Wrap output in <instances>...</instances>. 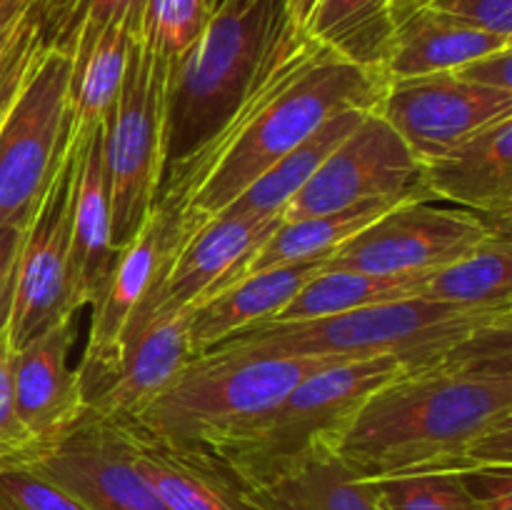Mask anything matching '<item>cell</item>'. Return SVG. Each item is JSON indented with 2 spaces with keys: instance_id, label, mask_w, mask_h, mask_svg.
<instances>
[{
  "instance_id": "7c38bea8",
  "label": "cell",
  "mask_w": 512,
  "mask_h": 510,
  "mask_svg": "<svg viewBox=\"0 0 512 510\" xmlns=\"http://www.w3.org/2000/svg\"><path fill=\"white\" fill-rule=\"evenodd\" d=\"M178 243L180 233L175 218L163 205L155 203L135 238L118 253L103 293L90 305L93 320L78 368L85 385V398L103 388L110 375L118 370L130 320L165 273Z\"/></svg>"
},
{
  "instance_id": "74e56055",
  "label": "cell",
  "mask_w": 512,
  "mask_h": 510,
  "mask_svg": "<svg viewBox=\"0 0 512 510\" xmlns=\"http://www.w3.org/2000/svg\"><path fill=\"white\" fill-rule=\"evenodd\" d=\"M480 498V510H512V468L468 475Z\"/></svg>"
},
{
  "instance_id": "44dd1931",
  "label": "cell",
  "mask_w": 512,
  "mask_h": 510,
  "mask_svg": "<svg viewBox=\"0 0 512 510\" xmlns=\"http://www.w3.org/2000/svg\"><path fill=\"white\" fill-rule=\"evenodd\" d=\"M323 260L280 265L260 270L220 293L190 305V348L193 358L255 325L270 323L298 295V290L320 270Z\"/></svg>"
},
{
  "instance_id": "cb8c5ba5",
  "label": "cell",
  "mask_w": 512,
  "mask_h": 510,
  "mask_svg": "<svg viewBox=\"0 0 512 510\" xmlns=\"http://www.w3.org/2000/svg\"><path fill=\"white\" fill-rule=\"evenodd\" d=\"M133 460L168 510H255L240 485L198 450H175L120 428Z\"/></svg>"
},
{
  "instance_id": "e0dca14e",
  "label": "cell",
  "mask_w": 512,
  "mask_h": 510,
  "mask_svg": "<svg viewBox=\"0 0 512 510\" xmlns=\"http://www.w3.org/2000/svg\"><path fill=\"white\" fill-rule=\"evenodd\" d=\"M420 188L425 198L470 210L493 228L512 230V115L420 163Z\"/></svg>"
},
{
  "instance_id": "8fae6325",
  "label": "cell",
  "mask_w": 512,
  "mask_h": 510,
  "mask_svg": "<svg viewBox=\"0 0 512 510\" xmlns=\"http://www.w3.org/2000/svg\"><path fill=\"white\" fill-rule=\"evenodd\" d=\"M420 163L378 110H368L313 178L285 205L283 220L338 213L365 200L418 193Z\"/></svg>"
},
{
  "instance_id": "f1b7e54d",
  "label": "cell",
  "mask_w": 512,
  "mask_h": 510,
  "mask_svg": "<svg viewBox=\"0 0 512 510\" xmlns=\"http://www.w3.org/2000/svg\"><path fill=\"white\" fill-rule=\"evenodd\" d=\"M393 0H320L308 33L338 58L385 73Z\"/></svg>"
},
{
  "instance_id": "484cf974",
  "label": "cell",
  "mask_w": 512,
  "mask_h": 510,
  "mask_svg": "<svg viewBox=\"0 0 512 510\" xmlns=\"http://www.w3.org/2000/svg\"><path fill=\"white\" fill-rule=\"evenodd\" d=\"M368 110L373 108H348L335 113L333 118L325 120L313 135L295 145L288 155L270 165L263 175L253 180L233 203L225 205L218 215H280L285 205L303 190L315 175V170L325 163L330 153L343 143L345 135L360 123ZM215 218V215H213ZM283 218V215H280Z\"/></svg>"
},
{
  "instance_id": "30bf717a",
  "label": "cell",
  "mask_w": 512,
  "mask_h": 510,
  "mask_svg": "<svg viewBox=\"0 0 512 510\" xmlns=\"http://www.w3.org/2000/svg\"><path fill=\"white\" fill-rule=\"evenodd\" d=\"M78 140L70 135L55 173L25 223L15 265L8 333L13 348L38 338L63 320L75 318L73 273H70V220H73Z\"/></svg>"
},
{
  "instance_id": "d590c367",
  "label": "cell",
  "mask_w": 512,
  "mask_h": 510,
  "mask_svg": "<svg viewBox=\"0 0 512 510\" xmlns=\"http://www.w3.org/2000/svg\"><path fill=\"white\" fill-rule=\"evenodd\" d=\"M512 45L508 48L493 50L480 58L470 60V63L460 65V68L450 70L455 78L465 80L478 88L500 90V93H512Z\"/></svg>"
},
{
  "instance_id": "f546056e",
  "label": "cell",
  "mask_w": 512,
  "mask_h": 510,
  "mask_svg": "<svg viewBox=\"0 0 512 510\" xmlns=\"http://www.w3.org/2000/svg\"><path fill=\"white\" fill-rule=\"evenodd\" d=\"M208 0H143L138 38L158 63L173 68L208 25Z\"/></svg>"
},
{
  "instance_id": "ba28073f",
  "label": "cell",
  "mask_w": 512,
  "mask_h": 510,
  "mask_svg": "<svg viewBox=\"0 0 512 510\" xmlns=\"http://www.w3.org/2000/svg\"><path fill=\"white\" fill-rule=\"evenodd\" d=\"M68 70V53L40 38L0 125V225L28 223L53 178L68 143Z\"/></svg>"
},
{
  "instance_id": "b9f144b4",
  "label": "cell",
  "mask_w": 512,
  "mask_h": 510,
  "mask_svg": "<svg viewBox=\"0 0 512 510\" xmlns=\"http://www.w3.org/2000/svg\"><path fill=\"white\" fill-rule=\"evenodd\" d=\"M208 3H210V8H215V3H218V0H208Z\"/></svg>"
},
{
  "instance_id": "ee69618b",
  "label": "cell",
  "mask_w": 512,
  "mask_h": 510,
  "mask_svg": "<svg viewBox=\"0 0 512 510\" xmlns=\"http://www.w3.org/2000/svg\"><path fill=\"white\" fill-rule=\"evenodd\" d=\"M218 3H223V0H218ZM218 3H215V8H218ZM215 8H213V10H215Z\"/></svg>"
},
{
  "instance_id": "8d00e7d4",
  "label": "cell",
  "mask_w": 512,
  "mask_h": 510,
  "mask_svg": "<svg viewBox=\"0 0 512 510\" xmlns=\"http://www.w3.org/2000/svg\"><path fill=\"white\" fill-rule=\"evenodd\" d=\"M23 233L25 225H0V333L8 328L10 303H13L15 265H18Z\"/></svg>"
},
{
  "instance_id": "2e32d148",
  "label": "cell",
  "mask_w": 512,
  "mask_h": 510,
  "mask_svg": "<svg viewBox=\"0 0 512 510\" xmlns=\"http://www.w3.org/2000/svg\"><path fill=\"white\" fill-rule=\"evenodd\" d=\"M75 318L63 320L15 348L13 390L20 423L43 453L58 445L85 415V385L70 368Z\"/></svg>"
},
{
  "instance_id": "5bb4252c",
  "label": "cell",
  "mask_w": 512,
  "mask_h": 510,
  "mask_svg": "<svg viewBox=\"0 0 512 510\" xmlns=\"http://www.w3.org/2000/svg\"><path fill=\"white\" fill-rule=\"evenodd\" d=\"M28 468L53 480L88 510H168L115 425L83 420Z\"/></svg>"
},
{
  "instance_id": "f35d334b",
  "label": "cell",
  "mask_w": 512,
  "mask_h": 510,
  "mask_svg": "<svg viewBox=\"0 0 512 510\" xmlns=\"http://www.w3.org/2000/svg\"><path fill=\"white\" fill-rule=\"evenodd\" d=\"M38 0H0V40L5 35H10V30L23 20V15L28 13Z\"/></svg>"
},
{
  "instance_id": "6da1fadb",
  "label": "cell",
  "mask_w": 512,
  "mask_h": 510,
  "mask_svg": "<svg viewBox=\"0 0 512 510\" xmlns=\"http://www.w3.org/2000/svg\"><path fill=\"white\" fill-rule=\"evenodd\" d=\"M512 323L375 390L335 443L363 480L512 468Z\"/></svg>"
},
{
  "instance_id": "ab89813d",
  "label": "cell",
  "mask_w": 512,
  "mask_h": 510,
  "mask_svg": "<svg viewBox=\"0 0 512 510\" xmlns=\"http://www.w3.org/2000/svg\"><path fill=\"white\" fill-rule=\"evenodd\" d=\"M320 0H283L285 8V18L293 28L298 30H308L310 20H313L315 10H318Z\"/></svg>"
},
{
  "instance_id": "e575fe53",
  "label": "cell",
  "mask_w": 512,
  "mask_h": 510,
  "mask_svg": "<svg viewBox=\"0 0 512 510\" xmlns=\"http://www.w3.org/2000/svg\"><path fill=\"white\" fill-rule=\"evenodd\" d=\"M428 8L512 40V0H420Z\"/></svg>"
},
{
  "instance_id": "4dcf8cb0",
  "label": "cell",
  "mask_w": 512,
  "mask_h": 510,
  "mask_svg": "<svg viewBox=\"0 0 512 510\" xmlns=\"http://www.w3.org/2000/svg\"><path fill=\"white\" fill-rule=\"evenodd\" d=\"M385 510H480L478 493L463 473H425L370 480Z\"/></svg>"
},
{
  "instance_id": "9a60e30c",
  "label": "cell",
  "mask_w": 512,
  "mask_h": 510,
  "mask_svg": "<svg viewBox=\"0 0 512 510\" xmlns=\"http://www.w3.org/2000/svg\"><path fill=\"white\" fill-rule=\"evenodd\" d=\"M283 223L280 215H215L183 235L168 268L133 315L125 345L145 323L165 313L185 310L198 303L223 275L243 263L273 230Z\"/></svg>"
},
{
  "instance_id": "1f68e13d",
  "label": "cell",
  "mask_w": 512,
  "mask_h": 510,
  "mask_svg": "<svg viewBox=\"0 0 512 510\" xmlns=\"http://www.w3.org/2000/svg\"><path fill=\"white\" fill-rule=\"evenodd\" d=\"M143 0H50L38 5L43 43L68 53L78 30H98L125 18H140Z\"/></svg>"
},
{
  "instance_id": "ac0fdd59",
  "label": "cell",
  "mask_w": 512,
  "mask_h": 510,
  "mask_svg": "<svg viewBox=\"0 0 512 510\" xmlns=\"http://www.w3.org/2000/svg\"><path fill=\"white\" fill-rule=\"evenodd\" d=\"M193 360L190 313L175 310L145 323L125 345L118 370L103 388L88 395L83 420L130 425ZM80 420V423H83Z\"/></svg>"
},
{
  "instance_id": "60d3db41",
  "label": "cell",
  "mask_w": 512,
  "mask_h": 510,
  "mask_svg": "<svg viewBox=\"0 0 512 510\" xmlns=\"http://www.w3.org/2000/svg\"><path fill=\"white\" fill-rule=\"evenodd\" d=\"M25 15H28V13H25ZM25 15H23V18H25ZM20 23H23V20H20ZM20 23H18V25H15V28H13V30H10V35H5V38H3V40H0V58H3V53H5V50H8L10 40H13V38H15V33H18Z\"/></svg>"
},
{
  "instance_id": "d4e9b609",
  "label": "cell",
  "mask_w": 512,
  "mask_h": 510,
  "mask_svg": "<svg viewBox=\"0 0 512 510\" xmlns=\"http://www.w3.org/2000/svg\"><path fill=\"white\" fill-rule=\"evenodd\" d=\"M415 195H425L423 190L408 195H395V198H378L365 200V203L353 205V208L338 210V213L315 215V218H298V220H283L278 228L273 230L268 240L258 245L243 263L235 265L228 275L218 280L203 298L220 293L228 285L238 283V280L248 278V275L260 273V270L280 268V265L290 263H305V260H323L330 250L338 248L348 238L378 220L380 215L388 213L403 200L415 198ZM200 298V300H203Z\"/></svg>"
},
{
  "instance_id": "7bdbcfd3",
  "label": "cell",
  "mask_w": 512,
  "mask_h": 510,
  "mask_svg": "<svg viewBox=\"0 0 512 510\" xmlns=\"http://www.w3.org/2000/svg\"><path fill=\"white\" fill-rule=\"evenodd\" d=\"M45 3H50V0H38V5H45Z\"/></svg>"
},
{
  "instance_id": "d6986e66",
  "label": "cell",
  "mask_w": 512,
  "mask_h": 510,
  "mask_svg": "<svg viewBox=\"0 0 512 510\" xmlns=\"http://www.w3.org/2000/svg\"><path fill=\"white\" fill-rule=\"evenodd\" d=\"M508 45H512L510 38L448 18L420 0H393L385 75L388 80H400L450 73Z\"/></svg>"
},
{
  "instance_id": "4fadbf2b",
  "label": "cell",
  "mask_w": 512,
  "mask_h": 510,
  "mask_svg": "<svg viewBox=\"0 0 512 510\" xmlns=\"http://www.w3.org/2000/svg\"><path fill=\"white\" fill-rule=\"evenodd\" d=\"M375 110L418 163H428L485 125L512 115V93L478 88L453 73H433L388 80Z\"/></svg>"
},
{
  "instance_id": "7402d4cb",
  "label": "cell",
  "mask_w": 512,
  "mask_h": 510,
  "mask_svg": "<svg viewBox=\"0 0 512 510\" xmlns=\"http://www.w3.org/2000/svg\"><path fill=\"white\" fill-rule=\"evenodd\" d=\"M240 490L255 510H385L375 483L355 475L330 448Z\"/></svg>"
},
{
  "instance_id": "9c48e42d",
  "label": "cell",
  "mask_w": 512,
  "mask_h": 510,
  "mask_svg": "<svg viewBox=\"0 0 512 510\" xmlns=\"http://www.w3.org/2000/svg\"><path fill=\"white\" fill-rule=\"evenodd\" d=\"M495 230L500 228L470 210L415 195L330 250L320 270L428 275L463 258Z\"/></svg>"
},
{
  "instance_id": "8992f818",
  "label": "cell",
  "mask_w": 512,
  "mask_h": 510,
  "mask_svg": "<svg viewBox=\"0 0 512 510\" xmlns=\"http://www.w3.org/2000/svg\"><path fill=\"white\" fill-rule=\"evenodd\" d=\"M445 358V355H443ZM430 360H343L305 375L278 405L240 425L218 443L198 450L238 485L258 483L320 448L335 450L360 405L413 365Z\"/></svg>"
},
{
  "instance_id": "ffe728a7",
  "label": "cell",
  "mask_w": 512,
  "mask_h": 510,
  "mask_svg": "<svg viewBox=\"0 0 512 510\" xmlns=\"http://www.w3.org/2000/svg\"><path fill=\"white\" fill-rule=\"evenodd\" d=\"M103 128L95 125L78 140V168H75L73 220H70V273H73V305L75 313L103 293L110 278L118 250L113 245L110 225L108 180H105Z\"/></svg>"
},
{
  "instance_id": "3957f363",
  "label": "cell",
  "mask_w": 512,
  "mask_h": 510,
  "mask_svg": "<svg viewBox=\"0 0 512 510\" xmlns=\"http://www.w3.org/2000/svg\"><path fill=\"white\" fill-rule=\"evenodd\" d=\"M283 25V0H223L210 13L193 48L168 70L163 178L233 115Z\"/></svg>"
},
{
  "instance_id": "83f0119b",
  "label": "cell",
  "mask_w": 512,
  "mask_h": 510,
  "mask_svg": "<svg viewBox=\"0 0 512 510\" xmlns=\"http://www.w3.org/2000/svg\"><path fill=\"white\" fill-rule=\"evenodd\" d=\"M423 280L425 275H368L355 273V270H318L270 323L318 320L348 313V310L368 308V305L418 298Z\"/></svg>"
},
{
  "instance_id": "52a82bcc",
  "label": "cell",
  "mask_w": 512,
  "mask_h": 510,
  "mask_svg": "<svg viewBox=\"0 0 512 510\" xmlns=\"http://www.w3.org/2000/svg\"><path fill=\"white\" fill-rule=\"evenodd\" d=\"M168 70L135 33L128 68L103 128L105 180L115 250H123L158 200L163 178Z\"/></svg>"
},
{
  "instance_id": "5b68a950",
  "label": "cell",
  "mask_w": 512,
  "mask_h": 510,
  "mask_svg": "<svg viewBox=\"0 0 512 510\" xmlns=\"http://www.w3.org/2000/svg\"><path fill=\"white\" fill-rule=\"evenodd\" d=\"M330 363L343 360L213 348L190 360L133 423L120 428L175 450H203L268 413L305 375Z\"/></svg>"
},
{
  "instance_id": "277c9868",
  "label": "cell",
  "mask_w": 512,
  "mask_h": 510,
  "mask_svg": "<svg viewBox=\"0 0 512 510\" xmlns=\"http://www.w3.org/2000/svg\"><path fill=\"white\" fill-rule=\"evenodd\" d=\"M512 323V308L480 310L405 298L298 323H265L215 348L265 355H318L335 360H438L483 330ZM213 350V348H210Z\"/></svg>"
},
{
  "instance_id": "4316f807",
  "label": "cell",
  "mask_w": 512,
  "mask_h": 510,
  "mask_svg": "<svg viewBox=\"0 0 512 510\" xmlns=\"http://www.w3.org/2000/svg\"><path fill=\"white\" fill-rule=\"evenodd\" d=\"M512 230H495L470 253L425 275L418 298L460 308H512Z\"/></svg>"
},
{
  "instance_id": "836d02e7",
  "label": "cell",
  "mask_w": 512,
  "mask_h": 510,
  "mask_svg": "<svg viewBox=\"0 0 512 510\" xmlns=\"http://www.w3.org/2000/svg\"><path fill=\"white\" fill-rule=\"evenodd\" d=\"M0 510H88L28 465L0 468Z\"/></svg>"
},
{
  "instance_id": "d6a6232c",
  "label": "cell",
  "mask_w": 512,
  "mask_h": 510,
  "mask_svg": "<svg viewBox=\"0 0 512 510\" xmlns=\"http://www.w3.org/2000/svg\"><path fill=\"white\" fill-rule=\"evenodd\" d=\"M13 355L8 328L0 333V468L5 465H30L43 455L25 425L20 423L13 390Z\"/></svg>"
},
{
  "instance_id": "603a6c76",
  "label": "cell",
  "mask_w": 512,
  "mask_h": 510,
  "mask_svg": "<svg viewBox=\"0 0 512 510\" xmlns=\"http://www.w3.org/2000/svg\"><path fill=\"white\" fill-rule=\"evenodd\" d=\"M135 33L138 20L133 18L75 33L68 48V130L73 138L108 120L123 85Z\"/></svg>"
},
{
  "instance_id": "7a4b0ae2",
  "label": "cell",
  "mask_w": 512,
  "mask_h": 510,
  "mask_svg": "<svg viewBox=\"0 0 512 510\" xmlns=\"http://www.w3.org/2000/svg\"><path fill=\"white\" fill-rule=\"evenodd\" d=\"M388 75L360 68L323 48L248 125L205 158H190L163 178L155 203L175 218L180 238L233 203L258 175L325 120L348 108H378Z\"/></svg>"
}]
</instances>
